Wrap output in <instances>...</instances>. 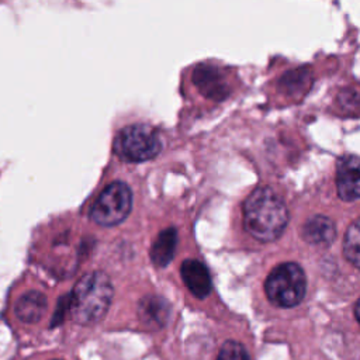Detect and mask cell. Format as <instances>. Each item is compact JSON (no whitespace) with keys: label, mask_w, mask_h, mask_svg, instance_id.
<instances>
[{"label":"cell","mask_w":360,"mask_h":360,"mask_svg":"<svg viewBox=\"0 0 360 360\" xmlns=\"http://www.w3.org/2000/svg\"><path fill=\"white\" fill-rule=\"evenodd\" d=\"M112 149L115 155L129 163H139L153 159L162 149L159 134L146 124H134L121 129Z\"/></svg>","instance_id":"277c9868"},{"label":"cell","mask_w":360,"mask_h":360,"mask_svg":"<svg viewBox=\"0 0 360 360\" xmlns=\"http://www.w3.org/2000/svg\"><path fill=\"white\" fill-rule=\"evenodd\" d=\"M46 311V297L39 291L22 294L14 307L15 316L24 323H35L42 319Z\"/></svg>","instance_id":"30bf717a"},{"label":"cell","mask_w":360,"mask_h":360,"mask_svg":"<svg viewBox=\"0 0 360 360\" xmlns=\"http://www.w3.org/2000/svg\"><path fill=\"white\" fill-rule=\"evenodd\" d=\"M288 211L269 187H259L243 202L245 229L260 242L276 240L285 229Z\"/></svg>","instance_id":"6da1fadb"},{"label":"cell","mask_w":360,"mask_h":360,"mask_svg":"<svg viewBox=\"0 0 360 360\" xmlns=\"http://www.w3.org/2000/svg\"><path fill=\"white\" fill-rule=\"evenodd\" d=\"M338 194L345 201L360 198V158L347 155L339 159L336 166Z\"/></svg>","instance_id":"52a82bcc"},{"label":"cell","mask_w":360,"mask_h":360,"mask_svg":"<svg viewBox=\"0 0 360 360\" xmlns=\"http://www.w3.org/2000/svg\"><path fill=\"white\" fill-rule=\"evenodd\" d=\"M53 360H55V359H53Z\"/></svg>","instance_id":"e0dca14e"},{"label":"cell","mask_w":360,"mask_h":360,"mask_svg":"<svg viewBox=\"0 0 360 360\" xmlns=\"http://www.w3.org/2000/svg\"><path fill=\"white\" fill-rule=\"evenodd\" d=\"M343 253L353 266L360 269V218L352 222L346 231Z\"/></svg>","instance_id":"4fadbf2b"},{"label":"cell","mask_w":360,"mask_h":360,"mask_svg":"<svg viewBox=\"0 0 360 360\" xmlns=\"http://www.w3.org/2000/svg\"><path fill=\"white\" fill-rule=\"evenodd\" d=\"M180 271L184 284L197 298H205L210 294L211 277L202 262L197 259H187L181 263Z\"/></svg>","instance_id":"9c48e42d"},{"label":"cell","mask_w":360,"mask_h":360,"mask_svg":"<svg viewBox=\"0 0 360 360\" xmlns=\"http://www.w3.org/2000/svg\"><path fill=\"white\" fill-rule=\"evenodd\" d=\"M217 360H250L246 349L235 340H228L219 349Z\"/></svg>","instance_id":"5bb4252c"},{"label":"cell","mask_w":360,"mask_h":360,"mask_svg":"<svg viewBox=\"0 0 360 360\" xmlns=\"http://www.w3.org/2000/svg\"><path fill=\"white\" fill-rule=\"evenodd\" d=\"M193 83L201 94L217 101L228 97L231 91L222 70L211 63H201L194 69Z\"/></svg>","instance_id":"8992f818"},{"label":"cell","mask_w":360,"mask_h":360,"mask_svg":"<svg viewBox=\"0 0 360 360\" xmlns=\"http://www.w3.org/2000/svg\"><path fill=\"white\" fill-rule=\"evenodd\" d=\"M177 243V231L174 228L163 229L155 239L150 249V259L158 267L167 266L174 255Z\"/></svg>","instance_id":"7c38bea8"},{"label":"cell","mask_w":360,"mask_h":360,"mask_svg":"<svg viewBox=\"0 0 360 360\" xmlns=\"http://www.w3.org/2000/svg\"><path fill=\"white\" fill-rule=\"evenodd\" d=\"M302 236L307 242L314 245H329L336 236V228L330 218L314 215L304 224Z\"/></svg>","instance_id":"8fae6325"},{"label":"cell","mask_w":360,"mask_h":360,"mask_svg":"<svg viewBox=\"0 0 360 360\" xmlns=\"http://www.w3.org/2000/svg\"><path fill=\"white\" fill-rule=\"evenodd\" d=\"M132 207V191L122 181L108 184L90 207V218L101 226H114L122 222Z\"/></svg>","instance_id":"5b68a950"},{"label":"cell","mask_w":360,"mask_h":360,"mask_svg":"<svg viewBox=\"0 0 360 360\" xmlns=\"http://www.w3.org/2000/svg\"><path fill=\"white\" fill-rule=\"evenodd\" d=\"M112 284L103 271L84 274L73 287L68 298L72 319L79 325H94L104 318L112 300Z\"/></svg>","instance_id":"7a4b0ae2"},{"label":"cell","mask_w":360,"mask_h":360,"mask_svg":"<svg viewBox=\"0 0 360 360\" xmlns=\"http://www.w3.org/2000/svg\"><path fill=\"white\" fill-rule=\"evenodd\" d=\"M297 84L298 87H307L309 84V80H308V75L307 72H300V70H295V72H290L287 73L283 79H281V86L287 90V91H291V90H297Z\"/></svg>","instance_id":"9a60e30c"},{"label":"cell","mask_w":360,"mask_h":360,"mask_svg":"<svg viewBox=\"0 0 360 360\" xmlns=\"http://www.w3.org/2000/svg\"><path fill=\"white\" fill-rule=\"evenodd\" d=\"M138 316L145 326L160 329L169 321L170 305L159 295H146L138 304Z\"/></svg>","instance_id":"ba28073f"},{"label":"cell","mask_w":360,"mask_h":360,"mask_svg":"<svg viewBox=\"0 0 360 360\" xmlns=\"http://www.w3.org/2000/svg\"><path fill=\"white\" fill-rule=\"evenodd\" d=\"M354 315H356V318H357V321H359V323H360V300L357 301V304H356V307H354Z\"/></svg>","instance_id":"2e32d148"},{"label":"cell","mask_w":360,"mask_h":360,"mask_svg":"<svg viewBox=\"0 0 360 360\" xmlns=\"http://www.w3.org/2000/svg\"><path fill=\"white\" fill-rule=\"evenodd\" d=\"M264 290L274 305L283 308L295 307L305 295V273L297 263H281L267 276Z\"/></svg>","instance_id":"3957f363"}]
</instances>
